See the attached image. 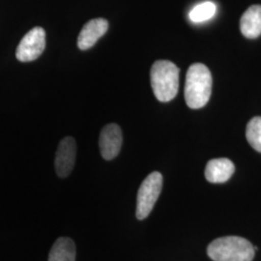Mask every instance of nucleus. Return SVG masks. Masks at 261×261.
<instances>
[{
    "mask_svg": "<svg viewBox=\"0 0 261 261\" xmlns=\"http://www.w3.org/2000/svg\"><path fill=\"white\" fill-rule=\"evenodd\" d=\"M109 22L107 19L99 18L89 20L85 23L77 38V47L82 50H86L93 47L97 41L107 33Z\"/></svg>",
    "mask_w": 261,
    "mask_h": 261,
    "instance_id": "nucleus-8",
    "label": "nucleus"
},
{
    "mask_svg": "<svg viewBox=\"0 0 261 261\" xmlns=\"http://www.w3.org/2000/svg\"><path fill=\"white\" fill-rule=\"evenodd\" d=\"M177 66L168 60H158L151 68V86L160 102L167 103L176 97L179 89Z\"/></svg>",
    "mask_w": 261,
    "mask_h": 261,
    "instance_id": "nucleus-2",
    "label": "nucleus"
},
{
    "mask_svg": "<svg viewBox=\"0 0 261 261\" xmlns=\"http://www.w3.org/2000/svg\"><path fill=\"white\" fill-rule=\"evenodd\" d=\"M123 142L121 128L117 124L105 126L100 134L99 147L105 160L112 161L120 153Z\"/></svg>",
    "mask_w": 261,
    "mask_h": 261,
    "instance_id": "nucleus-7",
    "label": "nucleus"
},
{
    "mask_svg": "<svg viewBox=\"0 0 261 261\" xmlns=\"http://www.w3.org/2000/svg\"><path fill=\"white\" fill-rule=\"evenodd\" d=\"M243 35L254 39L261 35V5H252L247 10L240 20Z\"/></svg>",
    "mask_w": 261,
    "mask_h": 261,
    "instance_id": "nucleus-10",
    "label": "nucleus"
},
{
    "mask_svg": "<svg viewBox=\"0 0 261 261\" xmlns=\"http://www.w3.org/2000/svg\"><path fill=\"white\" fill-rule=\"evenodd\" d=\"M212 75L204 64L190 66L186 75L185 100L189 108L197 110L208 103L212 92Z\"/></svg>",
    "mask_w": 261,
    "mask_h": 261,
    "instance_id": "nucleus-1",
    "label": "nucleus"
},
{
    "mask_svg": "<svg viewBox=\"0 0 261 261\" xmlns=\"http://www.w3.org/2000/svg\"><path fill=\"white\" fill-rule=\"evenodd\" d=\"M76 142L72 137H66L60 141L56 150L55 168L60 178L68 177L75 167Z\"/></svg>",
    "mask_w": 261,
    "mask_h": 261,
    "instance_id": "nucleus-6",
    "label": "nucleus"
},
{
    "mask_svg": "<svg viewBox=\"0 0 261 261\" xmlns=\"http://www.w3.org/2000/svg\"><path fill=\"white\" fill-rule=\"evenodd\" d=\"M254 249L251 243L238 236H226L214 240L207 253L214 261H252Z\"/></svg>",
    "mask_w": 261,
    "mask_h": 261,
    "instance_id": "nucleus-3",
    "label": "nucleus"
},
{
    "mask_svg": "<svg viewBox=\"0 0 261 261\" xmlns=\"http://www.w3.org/2000/svg\"><path fill=\"white\" fill-rule=\"evenodd\" d=\"M48 261H75V245L71 238L60 237L54 244Z\"/></svg>",
    "mask_w": 261,
    "mask_h": 261,
    "instance_id": "nucleus-11",
    "label": "nucleus"
},
{
    "mask_svg": "<svg viewBox=\"0 0 261 261\" xmlns=\"http://www.w3.org/2000/svg\"><path fill=\"white\" fill-rule=\"evenodd\" d=\"M46 48V32L36 27L28 32L16 50V57L20 62H31L38 59Z\"/></svg>",
    "mask_w": 261,
    "mask_h": 261,
    "instance_id": "nucleus-5",
    "label": "nucleus"
},
{
    "mask_svg": "<svg viewBox=\"0 0 261 261\" xmlns=\"http://www.w3.org/2000/svg\"><path fill=\"white\" fill-rule=\"evenodd\" d=\"M246 138L252 148L261 153V117H253L248 123Z\"/></svg>",
    "mask_w": 261,
    "mask_h": 261,
    "instance_id": "nucleus-13",
    "label": "nucleus"
},
{
    "mask_svg": "<svg viewBox=\"0 0 261 261\" xmlns=\"http://www.w3.org/2000/svg\"><path fill=\"white\" fill-rule=\"evenodd\" d=\"M163 188V176L155 171L150 173L141 183L137 197V218L144 220L149 216Z\"/></svg>",
    "mask_w": 261,
    "mask_h": 261,
    "instance_id": "nucleus-4",
    "label": "nucleus"
},
{
    "mask_svg": "<svg viewBox=\"0 0 261 261\" xmlns=\"http://www.w3.org/2000/svg\"><path fill=\"white\" fill-rule=\"evenodd\" d=\"M234 171L235 167L230 160L213 159L206 166L205 178L210 183H224L230 179Z\"/></svg>",
    "mask_w": 261,
    "mask_h": 261,
    "instance_id": "nucleus-9",
    "label": "nucleus"
},
{
    "mask_svg": "<svg viewBox=\"0 0 261 261\" xmlns=\"http://www.w3.org/2000/svg\"><path fill=\"white\" fill-rule=\"evenodd\" d=\"M217 12L216 4L211 1H206L194 7L189 14L190 19L193 22H203L205 20L212 19Z\"/></svg>",
    "mask_w": 261,
    "mask_h": 261,
    "instance_id": "nucleus-12",
    "label": "nucleus"
}]
</instances>
